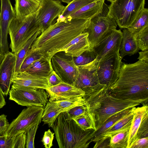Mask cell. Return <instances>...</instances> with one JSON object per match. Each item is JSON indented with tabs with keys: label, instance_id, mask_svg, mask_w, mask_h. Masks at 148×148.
I'll return each instance as SVG.
<instances>
[{
	"label": "cell",
	"instance_id": "cell-5",
	"mask_svg": "<svg viewBox=\"0 0 148 148\" xmlns=\"http://www.w3.org/2000/svg\"><path fill=\"white\" fill-rule=\"evenodd\" d=\"M37 11L29 15L16 16L11 22L8 34L12 52L17 53L27 40L40 30L36 22Z\"/></svg>",
	"mask_w": 148,
	"mask_h": 148
},
{
	"label": "cell",
	"instance_id": "cell-6",
	"mask_svg": "<svg viewBox=\"0 0 148 148\" xmlns=\"http://www.w3.org/2000/svg\"><path fill=\"white\" fill-rule=\"evenodd\" d=\"M145 1L116 0L108 6L109 14L120 28H127L144 8Z\"/></svg>",
	"mask_w": 148,
	"mask_h": 148
},
{
	"label": "cell",
	"instance_id": "cell-2",
	"mask_svg": "<svg viewBox=\"0 0 148 148\" xmlns=\"http://www.w3.org/2000/svg\"><path fill=\"white\" fill-rule=\"evenodd\" d=\"M108 91L117 98L148 103V63L140 60L133 64L122 62L118 78Z\"/></svg>",
	"mask_w": 148,
	"mask_h": 148
},
{
	"label": "cell",
	"instance_id": "cell-48",
	"mask_svg": "<svg viewBox=\"0 0 148 148\" xmlns=\"http://www.w3.org/2000/svg\"><path fill=\"white\" fill-rule=\"evenodd\" d=\"M2 47V43L1 40V30L0 25V50L1 49Z\"/></svg>",
	"mask_w": 148,
	"mask_h": 148
},
{
	"label": "cell",
	"instance_id": "cell-15",
	"mask_svg": "<svg viewBox=\"0 0 148 148\" xmlns=\"http://www.w3.org/2000/svg\"><path fill=\"white\" fill-rule=\"evenodd\" d=\"M96 68L79 67L78 75L73 85L84 91L85 95L90 94L104 86L99 83Z\"/></svg>",
	"mask_w": 148,
	"mask_h": 148
},
{
	"label": "cell",
	"instance_id": "cell-39",
	"mask_svg": "<svg viewBox=\"0 0 148 148\" xmlns=\"http://www.w3.org/2000/svg\"><path fill=\"white\" fill-rule=\"evenodd\" d=\"M14 137L12 148H25L26 133L22 132Z\"/></svg>",
	"mask_w": 148,
	"mask_h": 148
},
{
	"label": "cell",
	"instance_id": "cell-9",
	"mask_svg": "<svg viewBox=\"0 0 148 148\" xmlns=\"http://www.w3.org/2000/svg\"><path fill=\"white\" fill-rule=\"evenodd\" d=\"M45 89L18 87L12 85L9 99L23 106L44 108L48 102V95Z\"/></svg>",
	"mask_w": 148,
	"mask_h": 148
},
{
	"label": "cell",
	"instance_id": "cell-47",
	"mask_svg": "<svg viewBox=\"0 0 148 148\" xmlns=\"http://www.w3.org/2000/svg\"><path fill=\"white\" fill-rule=\"evenodd\" d=\"M5 54L0 52V65L3 59Z\"/></svg>",
	"mask_w": 148,
	"mask_h": 148
},
{
	"label": "cell",
	"instance_id": "cell-17",
	"mask_svg": "<svg viewBox=\"0 0 148 148\" xmlns=\"http://www.w3.org/2000/svg\"><path fill=\"white\" fill-rule=\"evenodd\" d=\"M16 63L15 54L9 51L5 54L0 65V89L4 96H7L9 93Z\"/></svg>",
	"mask_w": 148,
	"mask_h": 148
},
{
	"label": "cell",
	"instance_id": "cell-38",
	"mask_svg": "<svg viewBox=\"0 0 148 148\" xmlns=\"http://www.w3.org/2000/svg\"><path fill=\"white\" fill-rule=\"evenodd\" d=\"M37 125L29 130L26 133V148H34V140L37 130L38 127Z\"/></svg>",
	"mask_w": 148,
	"mask_h": 148
},
{
	"label": "cell",
	"instance_id": "cell-19",
	"mask_svg": "<svg viewBox=\"0 0 148 148\" xmlns=\"http://www.w3.org/2000/svg\"><path fill=\"white\" fill-rule=\"evenodd\" d=\"M12 83L14 86L20 87L45 90L49 88L47 77L32 75L25 71L14 74Z\"/></svg>",
	"mask_w": 148,
	"mask_h": 148
},
{
	"label": "cell",
	"instance_id": "cell-13",
	"mask_svg": "<svg viewBox=\"0 0 148 148\" xmlns=\"http://www.w3.org/2000/svg\"><path fill=\"white\" fill-rule=\"evenodd\" d=\"M122 38V33L120 29H115L108 32L93 48L97 56L89 64L96 66L103 58L119 51Z\"/></svg>",
	"mask_w": 148,
	"mask_h": 148
},
{
	"label": "cell",
	"instance_id": "cell-51",
	"mask_svg": "<svg viewBox=\"0 0 148 148\" xmlns=\"http://www.w3.org/2000/svg\"><path fill=\"white\" fill-rule=\"evenodd\" d=\"M38 2H40L41 0H34Z\"/></svg>",
	"mask_w": 148,
	"mask_h": 148
},
{
	"label": "cell",
	"instance_id": "cell-8",
	"mask_svg": "<svg viewBox=\"0 0 148 148\" xmlns=\"http://www.w3.org/2000/svg\"><path fill=\"white\" fill-rule=\"evenodd\" d=\"M43 110L44 108L35 106L24 109L9 124L3 135L14 137L22 132L27 133L32 128L41 123Z\"/></svg>",
	"mask_w": 148,
	"mask_h": 148
},
{
	"label": "cell",
	"instance_id": "cell-44",
	"mask_svg": "<svg viewBox=\"0 0 148 148\" xmlns=\"http://www.w3.org/2000/svg\"><path fill=\"white\" fill-rule=\"evenodd\" d=\"M7 116L4 114L0 115V135L3 134L9 124Z\"/></svg>",
	"mask_w": 148,
	"mask_h": 148
},
{
	"label": "cell",
	"instance_id": "cell-4",
	"mask_svg": "<svg viewBox=\"0 0 148 148\" xmlns=\"http://www.w3.org/2000/svg\"><path fill=\"white\" fill-rule=\"evenodd\" d=\"M51 127L60 148H87L92 142L95 130H83L63 112L58 115Z\"/></svg>",
	"mask_w": 148,
	"mask_h": 148
},
{
	"label": "cell",
	"instance_id": "cell-40",
	"mask_svg": "<svg viewBox=\"0 0 148 148\" xmlns=\"http://www.w3.org/2000/svg\"><path fill=\"white\" fill-rule=\"evenodd\" d=\"M54 134V133H53L50 129L45 132L42 142L45 148H50L53 145V141Z\"/></svg>",
	"mask_w": 148,
	"mask_h": 148
},
{
	"label": "cell",
	"instance_id": "cell-37",
	"mask_svg": "<svg viewBox=\"0 0 148 148\" xmlns=\"http://www.w3.org/2000/svg\"><path fill=\"white\" fill-rule=\"evenodd\" d=\"M43 56L37 52H30L28 51L21 67L20 72L25 71L34 62Z\"/></svg>",
	"mask_w": 148,
	"mask_h": 148
},
{
	"label": "cell",
	"instance_id": "cell-32",
	"mask_svg": "<svg viewBox=\"0 0 148 148\" xmlns=\"http://www.w3.org/2000/svg\"><path fill=\"white\" fill-rule=\"evenodd\" d=\"M130 128L119 132L110 137L109 148H127Z\"/></svg>",
	"mask_w": 148,
	"mask_h": 148
},
{
	"label": "cell",
	"instance_id": "cell-3",
	"mask_svg": "<svg viewBox=\"0 0 148 148\" xmlns=\"http://www.w3.org/2000/svg\"><path fill=\"white\" fill-rule=\"evenodd\" d=\"M84 97L88 104L89 112L95 122L96 130L116 113L140 104L148 105L142 101L124 100L112 97L105 86L90 94L85 95Z\"/></svg>",
	"mask_w": 148,
	"mask_h": 148
},
{
	"label": "cell",
	"instance_id": "cell-34",
	"mask_svg": "<svg viewBox=\"0 0 148 148\" xmlns=\"http://www.w3.org/2000/svg\"><path fill=\"white\" fill-rule=\"evenodd\" d=\"M97 56L93 49H90L85 51L79 56L73 57V60L77 66H82L91 63L96 59Z\"/></svg>",
	"mask_w": 148,
	"mask_h": 148
},
{
	"label": "cell",
	"instance_id": "cell-28",
	"mask_svg": "<svg viewBox=\"0 0 148 148\" xmlns=\"http://www.w3.org/2000/svg\"><path fill=\"white\" fill-rule=\"evenodd\" d=\"M53 102H48L44 108L42 120L44 124H47L51 127L58 115L61 113Z\"/></svg>",
	"mask_w": 148,
	"mask_h": 148
},
{
	"label": "cell",
	"instance_id": "cell-12",
	"mask_svg": "<svg viewBox=\"0 0 148 148\" xmlns=\"http://www.w3.org/2000/svg\"><path fill=\"white\" fill-rule=\"evenodd\" d=\"M59 0H41L37 10L36 22L41 32L52 24L54 20L62 13L64 8Z\"/></svg>",
	"mask_w": 148,
	"mask_h": 148
},
{
	"label": "cell",
	"instance_id": "cell-49",
	"mask_svg": "<svg viewBox=\"0 0 148 148\" xmlns=\"http://www.w3.org/2000/svg\"><path fill=\"white\" fill-rule=\"evenodd\" d=\"M62 2L69 4L73 0H60Z\"/></svg>",
	"mask_w": 148,
	"mask_h": 148
},
{
	"label": "cell",
	"instance_id": "cell-45",
	"mask_svg": "<svg viewBox=\"0 0 148 148\" xmlns=\"http://www.w3.org/2000/svg\"><path fill=\"white\" fill-rule=\"evenodd\" d=\"M139 53V56L138 59L148 63V50L142 51Z\"/></svg>",
	"mask_w": 148,
	"mask_h": 148
},
{
	"label": "cell",
	"instance_id": "cell-25",
	"mask_svg": "<svg viewBox=\"0 0 148 148\" xmlns=\"http://www.w3.org/2000/svg\"><path fill=\"white\" fill-rule=\"evenodd\" d=\"M132 108L116 113L109 118L99 128L94 131L92 135V142L96 143L99 140L104 133L116 122L128 113Z\"/></svg>",
	"mask_w": 148,
	"mask_h": 148
},
{
	"label": "cell",
	"instance_id": "cell-23",
	"mask_svg": "<svg viewBox=\"0 0 148 148\" xmlns=\"http://www.w3.org/2000/svg\"><path fill=\"white\" fill-rule=\"evenodd\" d=\"M122 33V38L119 50V54L122 58L127 55L134 54L139 49L135 34L130 32L127 28L123 29Z\"/></svg>",
	"mask_w": 148,
	"mask_h": 148
},
{
	"label": "cell",
	"instance_id": "cell-46",
	"mask_svg": "<svg viewBox=\"0 0 148 148\" xmlns=\"http://www.w3.org/2000/svg\"><path fill=\"white\" fill-rule=\"evenodd\" d=\"M5 101L2 92L0 89V109L5 105Z\"/></svg>",
	"mask_w": 148,
	"mask_h": 148
},
{
	"label": "cell",
	"instance_id": "cell-36",
	"mask_svg": "<svg viewBox=\"0 0 148 148\" xmlns=\"http://www.w3.org/2000/svg\"><path fill=\"white\" fill-rule=\"evenodd\" d=\"M88 112V107L87 103L86 104L74 107L63 112L68 118L73 119Z\"/></svg>",
	"mask_w": 148,
	"mask_h": 148
},
{
	"label": "cell",
	"instance_id": "cell-26",
	"mask_svg": "<svg viewBox=\"0 0 148 148\" xmlns=\"http://www.w3.org/2000/svg\"><path fill=\"white\" fill-rule=\"evenodd\" d=\"M14 8L16 16H25L38 10L40 2L34 0H15Z\"/></svg>",
	"mask_w": 148,
	"mask_h": 148
},
{
	"label": "cell",
	"instance_id": "cell-11",
	"mask_svg": "<svg viewBox=\"0 0 148 148\" xmlns=\"http://www.w3.org/2000/svg\"><path fill=\"white\" fill-rule=\"evenodd\" d=\"M52 68L62 82L73 85L79 74V67L75 64L73 57L59 51L51 59Z\"/></svg>",
	"mask_w": 148,
	"mask_h": 148
},
{
	"label": "cell",
	"instance_id": "cell-16",
	"mask_svg": "<svg viewBox=\"0 0 148 148\" xmlns=\"http://www.w3.org/2000/svg\"><path fill=\"white\" fill-rule=\"evenodd\" d=\"M16 17L14 8L10 0H1L0 25L2 47L0 52L5 54L9 51L8 41L10 24Z\"/></svg>",
	"mask_w": 148,
	"mask_h": 148
},
{
	"label": "cell",
	"instance_id": "cell-1",
	"mask_svg": "<svg viewBox=\"0 0 148 148\" xmlns=\"http://www.w3.org/2000/svg\"><path fill=\"white\" fill-rule=\"evenodd\" d=\"M90 20L75 18L57 20L41 32L28 51L37 52L51 59L56 53L83 32L89 26Z\"/></svg>",
	"mask_w": 148,
	"mask_h": 148
},
{
	"label": "cell",
	"instance_id": "cell-24",
	"mask_svg": "<svg viewBox=\"0 0 148 148\" xmlns=\"http://www.w3.org/2000/svg\"><path fill=\"white\" fill-rule=\"evenodd\" d=\"M53 71L51 59L43 56L34 62L25 71L32 75L47 77Z\"/></svg>",
	"mask_w": 148,
	"mask_h": 148
},
{
	"label": "cell",
	"instance_id": "cell-14",
	"mask_svg": "<svg viewBox=\"0 0 148 148\" xmlns=\"http://www.w3.org/2000/svg\"><path fill=\"white\" fill-rule=\"evenodd\" d=\"M148 137V106L134 107V114L129 131L127 148L136 139Z\"/></svg>",
	"mask_w": 148,
	"mask_h": 148
},
{
	"label": "cell",
	"instance_id": "cell-31",
	"mask_svg": "<svg viewBox=\"0 0 148 148\" xmlns=\"http://www.w3.org/2000/svg\"><path fill=\"white\" fill-rule=\"evenodd\" d=\"M147 26H148V9L144 8L127 29L130 32L136 34Z\"/></svg>",
	"mask_w": 148,
	"mask_h": 148
},
{
	"label": "cell",
	"instance_id": "cell-33",
	"mask_svg": "<svg viewBox=\"0 0 148 148\" xmlns=\"http://www.w3.org/2000/svg\"><path fill=\"white\" fill-rule=\"evenodd\" d=\"M83 130H96L95 123L91 114L89 112L73 119Z\"/></svg>",
	"mask_w": 148,
	"mask_h": 148
},
{
	"label": "cell",
	"instance_id": "cell-42",
	"mask_svg": "<svg viewBox=\"0 0 148 148\" xmlns=\"http://www.w3.org/2000/svg\"><path fill=\"white\" fill-rule=\"evenodd\" d=\"M47 78L49 88L55 86L62 82L61 79L53 70Z\"/></svg>",
	"mask_w": 148,
	"mask_h": 148
},
{
	"label": "cell",
	"instance_id": "cell-7",
	"mask_svg": "<svg viewBox=\"0 0 148 148\" xmlns=\"http://www.w3.org/2000/svg\"><path fill=\"white\" fill-rule=\"evenodd\" d=\"M108 7L104 2L102 12L90 20L89 26L84 32L88 34V39L91 49L117 27L115 21L109 14Z\"/></svg>",
	"mask_w": 148,
	"mask_h": 148
},
{
	"label": "cell",
	"instance_id": "cell-27",
	"mask_svg": "<svg viewBox=\"0 0 148 148\" xmlns=\"http://www.w3.org/2000/svg\"><path fill=\"white\" fill-rule=\"evenodd\" d=\"M41 33L40 30L38 31L27 40L17 53H15L16 56V63L14 74L20 72L21 67L27 52L33 42Z\"/></svg>",
	"mask_w": 148,
	"mask_h": 148
},
{
	"label": "cell",
	"instance_id": "cell-21",
	"mask_svg": "<svg viewBox=\"0 0 148 148\" xmlns=\"http://www.w3.org/2000/svg\"><path fill=\"white\" fill-rule=\"evenodd\" d=\"M134 107L127 114L116 122L103 135L100 140L95 143L93 147L97 148L102 142L112 135L128 128H130L134 114Z\"/></svg>",
	"mask_w": 148,
	"mask_h": 148
},
{
	"label": "cell",
	"instance_id": "cell-35",
	"mask_svg": "<svg viewBox=\"0 0 148 148\" xmlns=\"http://www.w3.org/2000/svg\"><path fill=\"white\" fill-rule=\"evenodd\" d=\"M135 34L139 49L141 51L148 50V26Z\"/></svg>",
	"mask_w": 148,
	"mask_h": 148
},
{
	"label": "cell",
	"instance_id": "cell-20",
	"mask_svg": "<svg viewBox=\"0 0 148 148\" xmlns=\"http://www.w3.org/2000/svg\"><path fill=\"white\" fill-rule=\"evenodd\" d=\"M88 34L83 32L65 45L60 51L73 57H77L85 51L91 49L88 39Z\"/></svg>",
	"mask_w": 148,
	"mask_h": 148
},
{
	"label": "cell",
	"instance_id": "cell-22",
	"mask_svg": "<svg viewBox=\"0 0 148 148\" xmlns=\"http://www.w3.org/2000/svg\"><path fill=\"white\" fill-rule=\"evenodd\" d=\"M105 0H99L90 3L67 17L68 19L90 20L102 11Z\"/></svg>",
	"mask_w": 148,
	"mask_h": 148
},
{
	"label": "cell",
	"instance_id": "cell-43",
	"mask_svg": "<svg viewBox=\"0 0 148 148\" xmlns=\"http://www.w3.org/2000/svg\"><path fill=\"white\" fill-rule=\"evenodd\" d=\"M130 148H148V137L136 139Z\"/></svg>",
	"mask_w": 148,
	"mask_h": 148
},
{
	"label": "cell",
	"instance_id": "cell-29",
	"mask_svg": "<svg viewBox=\"0 0 148 148\" xmlns=\"http://www.w3.org/2000/svg\"><path fill=\"white\" fill-rule=\"evenodd\" d=\"M99 0H73L65 8L57 20L64 21L73 13L87 5Z\"/></svg>",
	"mask_w": 148,
	"mask_h": 148
},
{
	"label": "cell",
	"instance_id": "cell-41",
	"mask_svg": "<svg viewBox=\"0 0 148 148\" xmlns=\"http://www.w3.org/2000/svg\"><path fill=\"white\" fill-rule=\"evenodd\" d=\"M14 137L0 135V148H12Z\"/></svg>",
	"mask_w": 148,
	"mask_h": 148
},
{
	"label": "cell",
	"instance_id": "cell-18",
	"mask_svg": "<svg viewBox=\"0 0 148 148\" xmlns=\"http://www.w3.org/2000/svg\"><path fill=\"white\" fill-rule=\"evenodd\" d=\"M51 102L67 99L78 97H84L85 92L82 89L74 85L64 82L45 90Z\"/></svg>",
	"mask_w": 148,
	"mask_h": 148
},
{
	"label": "cell",
	"instance_id": "cell-10",
	"mask_svg": "<svg viewBox=\"0 0 148 148\" xmlns=\"http://www.w3.org/2000/svg\"><path fill=\"white\" fill-rule=\"evenodd\" d=\"M122 59L118 51L97 63L96 71L101 84L108 89L116 82L119 77Z\"/></svg>",
	"mask_w": 148,
	"mask_h": 148
},
{
	"label": "cell",
	"instance_id": "cell-30",
	"mask_svg": "<svg viewBox=\"0 0 148 148\" xmlns=\"http://www.w3.org/2000/svg\"><path fill=\"white\" fill-rule=\"evenodd\" d=\"M61 112H66L74 107L86 104L84 97L80 96L67 99L53 101Z\"/></svg>",
	"mask_w": 148,
	"mask_h": 148
},
{
	"label": "cell",
	"instance_id": "cell-50",
	"mask_svg": "<svg viewBox=\"0 0 148 148\" xmlns=\"http://www.w3.org/2000/svg\"><path fill=\"white\" fill-rule=\"evenodd\" d=\"M116 0H107V1L111 2V3L115 1Z\"/></svg>",
	"mask_w": 148,
	"mask_h": 148
}]
</instances>
